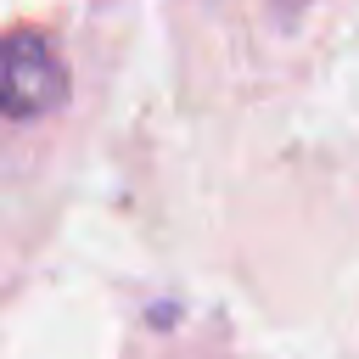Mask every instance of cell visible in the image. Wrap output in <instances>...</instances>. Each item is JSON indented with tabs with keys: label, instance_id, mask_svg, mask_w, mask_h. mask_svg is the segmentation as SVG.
<instances>
[{
	"label": "cell",
	"instance_id": "cell-1",
	"mask_svg": "<svg viewBox=\"0 0 359 359\" xmlns=\"http://www.w3.org/2000/svg\"><path fill=\"white\" fill-rule=\"evenodd\" d=\"M67 101V67L39 34H11L6 45V112L39 118Z\"/></svg>",
	"mask_w": 359,
	"mask_h": 359
}]
</instances>
